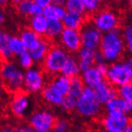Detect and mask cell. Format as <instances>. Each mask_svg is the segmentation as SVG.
Here are the masks:
<instances>
[{
    "label": "cell",
    "instance_id": "obj_53",
    "mask_svg": "<svg viewBox=\"0 0 132 132\" xmlns=\"http://www.w3.org/2000/svg\"><path fill=\"white\" fill-rule=\"evenodd\" d=\"M0 60H1V59H0Z\"/></svg>",
    "mask_w": 132,
    "mask_h": 132
},
{
    "label": "cell",
    "instance_id": "obj_50",
    "mask_svg": "<svg viewBox=\"0 0 132 132\" xmlns=\"http://www.w3.org/2000/svg\"><path fill=\"white\" fill-rule=\"evenodd\" d=\"M36 132H52L51 130H39V131H36Z\"/></svg>",
    "mask_w": 132,
    "mask_h": 132
},
{
    "label": "cell",
    "instance_id": "obj_16",
    "mask_svg": "<svg viewBox=\"0 0 132 132\" xmlns=\"http://www.w3.org/2000/svg\"><path fill=\"white\" fill-rule=\"evenodd\" d=\"M19 38H21L23 44H24L27 51L34 50L39 44L42 39L39 35L35 33L30 28L23 29L20 32Z\"/></svg>",
    "mask_w": 132,
    "mask_h": 132
},
{
    "label": "cell",
    "instance_id": "obj_12",
    "mask_svg": "<svg viewBox=\"0 0 132 132\" xmlns=\"http://www.w3.org/2000/svg\"><path fill=\"white\" fill-rule=\"evenodd\" d=\"M30 106V98L22 91L15 92L11 102V111L18 118H22L27 113Z\"/></svg>",
    "mask_w": 132,
    "mask_h": 132
},
{
    "label": "cell",
    "instance_id": "obj_1",
    "mask_svg": "<svg viewBox=\"0 0 132 132\" xmlns=\"http://www.w3.org/2000/svg\"><path fill=\"white\" fill-rule=\"evenodd\" d=\"M99 47L106 62L114 63L122 56L125 49V41L121 32L116 29L103 35Z\"/></svg>",
    "mask_w": 132,
    "mask_h": 132
},
{
    "label": "cell",
    "instance_id": "obj_26",
    "mask_svg": "<svg viewBox=\"0 0 132 132\" xmlns=\"http://www.w3.org/2000/svg\"><path fill=\"white\" fill-rule=\"evenodd\" d=\"M64 29L63 24L60 20H51L48 21L47 29H46V35L49 38H59Z\"/></svg>",
    "mask_w": 132,
    "mask_h": 132
},
{
    "label": "cell",
    "instance_id": "obj_20",
    "mask_svg": "<svg viewBox=\"0 0 132 132\" xmlns=\"http://www.w3.org/2000/svg\"><path fill=\"white\" fill-rule=\"evenodd\" d=\"M79 72L80 70L78 59L73 55H68L60 73L69 79H71V78L78 76Z\"/></svg>",
    "mask_w": 132,
    "mask_h": 132
},
{
    "label": "cell",
    "instance_id": "obj_35",
    "mask_svg": "<svg viewBox=\"0 0 132 132\" xmlns=\"http://www.w3.org/2000/svg\"><path fill=\"white\" fill-rule=\"evenodd\" d=\"M102 0H82V3L86 11L95 12L98 9Z\"/></svg>",
    "mask_w": 132,
    "mask_h": 132
},
{
    "label": "cell",
    "instance_id": "obj_10",
    "mask_svg": "<svg viewBox=\"0 0 132 132\" xmlns=\"http://www.w3.org/2000/svg\"><path fill=\"white\" fill-rule=\"evenodd\" d=\"M59 38L62 47L66 51L75 52L82 47L80 33L78 30L64 28Z\"/></svg>",
    "mask_w": 132,
    "mask_h": 132
},
{
    "label": "cell",
    "instance_id": "obj_17",
    "mask_svg": "<svg viewBox=\"0 0 132 132\" xmlns=\"http://www.w3.org/2000/svg\"><path fill=\"white\" fill-rule=\"evenodd\" d=\"M42 96L45 102L53 106H60L65 97L50 83L42 90Z\"/></svg>",
    "mask_w": 132,
    "mask_h": 132
},
{
    "label": "cell",
    "instance_id": "obj_42",
    "mask_svg": "<svg viewBox=\"0 0 132 132\" xmlns=\"http://www.w3.org/2000/svg\"><path fill=\"white\" fill-rule=\"evenodd\" d=\"M5 21H6V14L2 9H0V26L3 25L5 22Z\"/></svg>",
    "mask_w": 132,
    "mask_h": 132
},
{
    "label": "cell",
    "instance_id": "obj_3",
    "mask_svg": "<svg viewBox=\"0 0 132 132\" xmlns=\"http://www.w3.org/2000/svg\"><path fill=\"white\" fill-rule=\"evenodd\" d=\"M96 96L94 89L84 87L82 94L77 98L75 109L83 117L95 118L98 116L102 106Z\"/></svg>",
    "mask_w": 132,
    "mask_h": 132
},
{
    "label": "cell",
    "instance_id": "obj_25",
    "mask_svg": "<svg viewBox=\"0 0 132 132\" xmlns=\"http://www.w3.org/2000/svg\"><path fill=\"white\" fill-rule=\"evenodd\" d=\"M50 84L52 85L62 95L66 96L68 94L70 86H71V79L63 75H58L50 82Z\"/></svg>",
    "mask_w": 132,
    "mask_h": 132
},
{
    "label": "cell",
    "instance_id": "obj_39",
    "mask_svg": "<svg viewBox=\"0 0 132 132\" xmlns=\"http://www.w3.org/2000/svg\"><path fill=\"white\" fill-rule=\"evenodd\" d=\"M95 63L99 64V63H106V60L100 51H95Z\"/></svg>",
    "mask_w": 132,
    "mask_h": 132
},
{
    "label": "cell",
    "instance_id": "obj_13",
    "mask_svg": "<svg viewBox=\"0 0 132 132\" xmlns=\"http://www.w3.org/2000/svg\"><path fill=\"white\" fill-rule=\"evenodd\" d=\"M107 113H118L127 114L132 113V103H130L120 96H116L106 103Z\"/></svg>",
    "mask_w": 132,
    "mask_h": 132
},
{
    "label": "cell",
    "instance_id": "obj_7",
    "mask_svg": "<svg viewBox=\"0 0 132 132\" xmlns=\"http://www.w3.org/2000/svg\"><path fill=\"white\" fill-rule=\"evenodd\" d=\"M92 23L102 34L116 30L119 25V18L113 11H103L95 15Z\"/></svg>",
    "mask_w": 132,
    "mask_h": 132
},
{
    "label": "cell",
    "instance_id": "obj_44",
    "mask_svg": "<svg viewBox=\"0 0 132 132\" xmlns=\"http://www.w3.org/2000/svg\"><path fill=\"white\" fill-rule=\"evenodd\" d=\"M0 132H14V130L10 127H4L0 130Z\"/></svg>",
    "mask_w": 132,
    "mask_h": 132
},
{
    "label": "cell",
    "instance_id": "obj_49",
    "mask_svg": "<svg viewBox=\"0 0 132 132\" xmlns=\"http://www.w3.org/2000/svg\"><path fill=\"white\" fill-rule=\"evenodd\" d=\"M126 3H129V4H131L132 5V0H124Z\"/></svg>",
    "mask_w": 132,
    "mask_h": 132
},
{
    "label": "cell",
    "instance_id": "obj_38",
    "mask_svg": "<svg viewBox=\"0 0 132 132\" xmlns=\"http://www.w3.org/2000/svg\"><path fill=\"white\" fill-rule=\"evenodd\" d=\"M32 1L35 4L40 6L43 9L52 3V0H32Z\"/></svg>",
    "mask_w": 132,
    "mask_h": 132
},
{
    "label": "cell",
    "instance_id": "obj_19",
    "mask_svg": "<svg viewBox=\"0 0 132 132\" xmlns=\"http://www.w3.org/2000/svg\"><path fill=\"white\" fill-rule=\"evenodd\" d=\"M61 21L63 22L64 28L79 30V29H80L83 25L84 17L83 15L67 11Z\"/></svg>",
    "mask_w": 132,
    "mask_h": 132
},
{
    "label": "cell",
    "instance_id": "obj_29",
    "mask_svg": "<svg viewBox=\"0 0 132 132\" xmlns=\"http://www.w3.org/2000/svg\"><path fill=\"white\" fill-rule=\"evenodd\" d=\"M64 7L67 11L77 13L82 15H83L86 12L82 0H67Z\"/></svg>",
    "mask_w": 132,
    "mask_h": 132
},
{
    "label": "cell",
    "instance_id": "obj_43",
    "mask_svg": "<svg viewBox=\"0 0 132 132\" xmlns=\"http://www.w3.org/2000/svg\"><path fill=\"white\" fill-rule=\"evenodd\" d=\"M66 2H67V0H52V3L56 4L58 6H65Z\"/></svg>",
    "mask_w": 132,
    "mask_h": 132
},
{
    "label": "cell",
    "instance_id": "obj_28",
    "mask_svg": "<svg viewBox=\"0 0 132 132\" xmlns=\"http://www.w3.org/2000/svg\"><path fill=\"white\" fill-rule=\"evenodd\" d=\"M9 46L14 55H20L23 52L27 51L24 44L19 36H10Z\"/></svg>",
    "mask_w": 132,
    "mask_h": 132
},
{
    "label": "cell",
    "instance_id": "obj_14",
    "mask_svg": "<svg viewBox=\"0 0 132 132\" xmlns=\"http://www.w3.org/2000/svg\"><path fill=\"white\" fill-rule=\"evenodd\" d=\"M94 90L98 101L101 104H106L109 100L117 96V93L111 87V85L105 81L100 83L97 87L94 89Z\"/></svg>",
    "mask_w": 132,
    "mask_h": 132
},
{
    "label": "cell",
    "instance_id": "obj_27",
    "mask_svg": "<svg viewBox=\"0 0 132 132\" xmlns=\"http://www.w3.org/2000/svg\"><path fill=\"white\" fill-rule=\"evenodd\" d=\"M83 89H84V83L80 77L75 76L74 78H71V86H70L67 95L77 99L82 94Z\"/></svg>",
    "mask_w": 132,
    "mask_h": 132
},
{
    "label": "cell",
    "instance_id": "obj_23",
    "mask_svg": "<svg viewBox=\"0 0 132 132\" xmlns=\"http://www.w3.org/2000/svg\"><path fill=\"white\" fill-rule=\"evenodd\" d=\"M50 48H51V45L49 42L46 39H41L39 44H38L34 50L30 51L29 53L30 56L32 57L34 62L40 63L43 62Z\"/></svg>",
    "mask_w": 132,
    "mask_h": 132
},
{
    "label": "cell",
    "instance_id": "obj_47",
    "mask_svg": "<svg viewBox=\"0 0 132 132\" xmlns=\"http://www.w3.org/2000/svg\"><path fill=\"white\" fill-rule=\"evenodd\" d=\"M9 1L11 2V3H12L13 4H15V5H17L18 3H19L22 0H9Z\"/></svg>",
    "mask_w": 132,
    "mask_h": 132
},
{
    "label": "cell",
    "instance_id": "obj_46",
    "mask_svg": "<svg viewBox=\"0 0 132 132\" xmlns=\"http://www.w3.org/2000/svg\"><path fill=\"white\" fill-rule=\"evenodd\" d=\"M9 2V0H0V6H5Z\"/></svg>",
    "mask_w": 132,
    "mask_h": 132
},
{
    "label": "cell",
    "instance_id": "obj_40",
    "mask_svg": "<svg viewBox=\"0 0 132 132\" xmlns=\"http://www.w3.org/2000/svg\"><path fill=\"white\" fill-rule=\"evenodd\" d=\"M14 132H36V130L30 127H19L14 130Z\"/></svg>",
    "mask_w": 132,
    "mask_h": 132
},
{
    "label": "cell",
    "instance_id": "obj_6",
    "mask_svg": "<svg viewBox=\"0 0 132 132\" xmlns=\"http://www.w3.org/2000/svg\"><path fill=\"white\" fill-rule=\"evenodd\" d=\"M82 47L96 51L100 46L102 33L94 26L92 22H87L80 28Z\"/></svg>",
    "mask_w": 132,
    "mask_h": 132
},
{
    "label": "cell",
    "instance_id": "obj_37",
    "mask_svg": "<svg viewBox=\"0 0 132 132\" xmlns=\"http://www.w3.org/2000/svg\"><path fill=\"white\" fill-rule=\"evenodd\" d=\"M95 69L98 71V72L102 75V76H106V74L108 70V66L106 63H99V64H96V66L95 67Z\"/></svg>",
    "mask_w": 132,
    "mask_h": 132
},
{
    "label": "cell",
    "instance_id": "obj_31",
    "mask_svg": "<svg viewBox=\"0 0 132 132\" xmlns=\"http://www.w3.org/2000/svg\"><path fill=\"white\" fill-rule=\"evenodd\" d=\"M34 6L32 0H22L17 4V11L22 14L27 16V15H31V11Z\"/></svg>",
    "mask_w": 132,
    "mask_h": 132
},
{
    "label": "cell",
    "instance_id": "obj_2",
    "mask_svg": "<svg viewBox=\"0 0 132 132\" xmlns=\"http://www.w3.org/2000/svg\"><path fill=\"white\" fill-rule=\"evenodd\" d=\"M0 78L4 87L10 91H19L24 84V72L11 61L0 64Z\"/></svg>",
    "mask_w": 132,
    "mask_h": 132
},
{
    "label": "cell",
    "instance_id": "obj_24",
    "mask_svg": "<svg viewBox=\"0 0 132 132\" xmlns=\"http://www.w3.org/2000/svg\"><path fill=\"white\" fill-rule=\"evenodd\" d=\"M10 35L3 32L0 36V59L3 62L10 61L14 56L9 46Z\"/></svg>",
    "mask_w": 132,
    "mask_h": 132
},
{
    "label": "cell",
    "instance_id": "obj_32",
    "mask_svg": "<svg viewBox=\"0 0 132 132\" xmlns=\"http://www.w3.org/2000/svg\"><path fill=\"white\" fill-rule=\"evenodd\" d=\"M119 94L121 98L132 103V81L120 87L119 89Z\"/></svg>",
    "mask_w": 132,
    "mask_h": 132
},
{
    "label": "cell",
    "instance_id": "obj_18",
    "mask_svg": "<svg viewBox=\"0 0 132 132\" xmlns=\"http://www.w3.org/2000/svg\"><path fill=\"white\" fill-rule=\"evenodd\" d=\"M81 79L86 87L91 89H95L103 82V76L101 75L94 67L84 71Z\"/></svg>",
    "mask_w": 132,
    "mask_h": 132
},
{
    "label": "cell",
    "instance_id": "obj_48",
    "mask_svg": "<svg viewBox=\"0 0 132 132\" xmlns=\"http://www.w3.org/2000/svg\"><path fill=\"white\" fill-rule=\"evenodd\" d=\"M3 93V87H2L1 86H0V97L2 96Z\"/></svg>",
    "mask_w": 132,
    "mask_h": 132
},
{
    "label": "cell",
    "instance_id": "obj_45",
    "mask_svg": "<svg viewBox=\"0 0 132 132\" xmlns=\"http://www.w3.org/2000/svg\"><path fill=\"white\" fill-rule=\"evenodd\" d=\"M122 132H132V123H129Z\"/></svg>",
    "mask_w": 132,
    "mask_h": 132
},
{
    "label": "cell",
    "instance_id": "obj_8",
    "mask_svg": "<svg viewBox=\"0 0 132 132\" xmlns=\"http://www.w3.org/2000/svg\"><path fill=\"white\" fill-rule=\"evenodd\" d=\"M56 119L54 114L46 110L38 111L30 116V126L36 131L51 130L55 125Z\"/></svg>",
    "mask_w": 132,
    "mask_h": 132
},
{
    "label": "cell",
    "instance_id": "obj_15",
    "mask_svg": "<svg viewBox=\"0 0 132 132\" xmlns=\"http://www.w3.org/2000/svg\"><path fill=\"white\" fill-rule=\"evenodd\" d=\"M95 51L88 48L81 47L79 51V67L80 72L83 73L88 69L93 67L95 64Z\"/></svg>",
    "mask_w": 132,
    "mask_h": 132
},
{
    "label": "cell",
    "instance_id": "obj_11",
    "mask_svg": "<svg viewBox=\"0 0 132 132\" xmlns=\"http://www.w3.org/2000/svg\"><path fill=\"white\" fill-rule=\"evenodd\" d=\"M130 123L127 114L107 113L103 119V126L108 132H122Z\"/></svg>",
    "mask_w": 132,
    "mask_h": 132
},
{
    "label": "cell",
    "instance_id": "obj_33",
    "mask_svg": "<svg viewBox=\"0 0 132 132\" xmlns=\"http://www.w3.org/2000/svg\"><path fill=\"white\" fill-rule=\"evenodd\" d=\"M76 102L77 99L71 97L69 95H66L63 98V100L62 101V103L60 104L61 108L65 111H70L75 109L76 107Z\"/></svg>",
    "mask_w": 132,
    "mask_h": 132
},
{
    "label": "cell",
    "instance_id": "obj_21",
    "mask_svg": "<svg viewBox=\"0 0 132 132\" xmlns=\"http://www.w3.org/2000/svg\"><path fill=\"white\" fill-rule=\"evenodd\" d=\"M67 11L64 6H58L56 4L51 3L43 9V15L47 19L51 20H62L65 15Z\"/></svg>",
    "mask_w": 132,
    "mask_h": 132
},
{
    "label": "cell",
    "instance_id": "obj_22",
    "mask_svg": "<svg viewBox=\"0 0 132 132\" xmlns=\"http://www.w3.org/2000/svg\"><path fill=\"white\" fill-rule=\"evenodd\" d=\"M48 20L43 14L32 16L29 21V28L39 36L46 35Z\"/></svg>",
    "mask_w": 132,
    "mask_h": 132
},
{
    "label": "cell",
    "instance_id": "obj_52",
    "mask_svg": "<svg viewBox=\"0 0 132 132\" xmlns=\"http://www.w3.org/2000/svg\"><path fill=\"white\" fill-rule=\"evenodd\" d=\"M103 132H108V131H106V130H105V131H103Z\"/></svg>",
    "mask_w": 132,
    "mask_h": 132
},
{
    "label": "cell",
    "instance_id": "obj_5",
    "mask_svg": "<svg viewBox=\"0 0 132 132\" xmlns=\"http://www.w3.org/2000/svg\"><path fill=\"white\" fill-rule=\"evenodd\" d=\"M106 77L108 83L111 86L118 87L132 81V78L125 63H121V62H116L108 67Z\"/></svg>",
    "mask_w": 132,
    "mask_h": 132
},
{
    "label": "cell",
    "instance_id": "obj_36",
    "mask_svg": "<svg viewBox=\"0 0 132 132\" xmlns=\"http://www.w3.org/2000/svg\"><path fill=\"white\" fill-rule=\"evenodd\" d=\"M68 122L66 120L61 119L56 120L55 125L52 127V132H67L68 131Z\"/></svg>",
    "mask_w": 132,
    "mask_h": 132
},
{
    "label": "cell",
    "instance_id": "obj_9",
    "mask_svg": "<svg viewBox=\"0 0 132 132\" xmlns=\"http://www.w3.org/2000/svg\"><path fill=\"white\" fill-rule=\"evenodd\" d=\"M45 79L39 69L31 67L24 73V87L29 92L35 93L44 88Z\"/></svg>",
    "mask_w": 132,
    "mask_h": 132
},
{
    "label": "cell",
    "instance_id": "obj_41",
    "mask_svg": "<svg viewBox=\"0 0 132 132\" xmlns=\"http://www.w3.org/2000/svg\"><path fill=\"white\" fill-rule=\"evenodd\" d=\"M125 64H126V67L128 70V71L132 78V58L127 59L126 62H125Z\"/></svg>",
    "mask_w": 132,
    "mask_h": 132
},
{
    "label": "cell",
    "instance_id": "obj_51",
    "mask_svg": "<svg viewBox=\"0 0 132 132\" xmlns=\"http://www.w3.org/2000/svg\"><path fill=\"white\" fill-rule=\"evenodd\" d=\"M2 33H3V31H2V30H1V29H0V36H1Z\"/></svg>",
    "mask_w": 132,
    "mask_h": 132
},
{
    "label": "cell",
    "instance_id": "obj_4",
    "mask_svg": "<svg viewBox=\"0 0 132 132\" xmlns=\"http://www.w3.org/2000/svg\"><path fill=\"white\" fill-rule=\"evenodd\" d=\"M67 57V51L62 46H55L51 47L43 62V68L46 72L51 75L60 73Z\"/></svg>",
    "mask_w": 132,
    "mask_h": 132
},
{
    "label": "cell",
    "instance_id": "obj_30",
    "mask_svg": "<svg viewBox=\"0 0 132 132\" xmlns=\"http://www.w3.org/2000/svg\"><path fill=\"white\" fill-rule=\"evenodd\" d=\"M18 63L19 64V67L24 70H28L31 68L34 64V60L32 57L30 56L29 51H25L20 55H19L18 58Z\"/></svg>",
    "mask_w": 132,
    "mask_h": 132
},
{
    "label": "cell",
    "instance_id": "obj_34",
    "mask_svg": "<svg viewBox=\"0 0 132 132\" xmlns=\"http://www.w3.org/2000/svg\"><path fill=\"white\" fill-rule=\"evenodd\" d=\"M123 39L127 43V50L132 55V26L126 27L122 33Z\"/></svg>",
    "mask_w": 132,
    "mask_h": 132
}]
</instances>
